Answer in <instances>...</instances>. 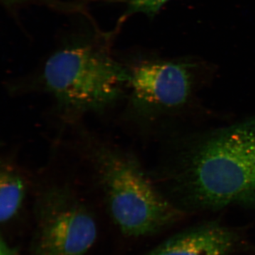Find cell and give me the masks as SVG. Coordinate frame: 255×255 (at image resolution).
I'll return each mask as SVG.
<instances>
[{"mask_svg":"<svg viewBox=\"0 0 255 255\" xmlns=\"http://www.w3.org/2000/svg\"><path fill=\"white\" fill-rule=\"evenodd\" d=\"M191 207H255V117L200 137L181 154L172 174Z\"/></svg>","mask_w":255,"mask_h":255,"instance_id":"obj_1","label":"cell"},{"mask_svg":"<svg viewBox=\"0 0 255 255\" xmlns=\"http://www.w3.org/2000/svg\"><path fill=\"white\" fill-rule=\"evenodd\" d=\"M238 240L230 228L208 223L174 235L147 255H229Z\"/></svg>","mask_w":255,"mask_h":255,"instance_id":"obj_6","label":"cell"},{"mask_svg":"<svg viewBox=\"0 0 255 255\" xmlns=\"http://www.w3.org/2000/svg\"><path fill=\"white\" fill-rule=\"evenodd\" d=\"M130 80V70L90 46L56 52L47 60L43 73L46 91L62 110L74 114L107 108Z\"/></svg>","mask_w":255,"mask_h":255,"instance_id":"obj_3","label":"cell"},{"mask_svg":"<svg viewBox=\"0 0 255 255\" xmlns=\"http://www.w3.org/2000/svg\"><path fill=\"white\" fill-rule=\"evenodd\" d=\"M170 0H126L127 9L124 16L144 14L152 17Z\"/></svg>","mask_w":255,"mask_h":255,"instance_id":"obj_8","label":"cell"},{"mask_svg":"<svg viewBox=\"0 0 255 255\" xmlns=\"http://www.w3.org/2000/svg\"><path fill=\"white\" fill-rule=\"evenodd\" d=\"M94 159L109 212L124 235L150 236L179 219L181 211L154 187L132 156L102 147Z\"/></svg>","mask_w":255,"mask_h":255,"instance_id":"obj_2","label":"cell"},{"mask_svg":"<svg viewBox=\"0 0 255 255\" xmlns=\"http://www.w3.org/2000/svg\"><path fill=\"white\" fill-rule=\"evenodd\" d=\"M0 255H18L17 248L11 246L4 238L0 242Z\"/></svg>","mask_w":255,"mask_h":255,"instance_id":"obj_9","label":"cell"},{"mask_svg":"<svg viewBox=\"0 0 255 255\" xmlns=\"http://www.w3.org/2000/svg\"><path fill=\"white\" fill-rule=\"evenodd\" d=\"M132 105L142 112L182 108L191 98L194 80L190 67L175 62H146L130 70Z\"/></svg>","mask_w":255,"mask_h":255,"instance_id":"obj_5","label":"cell"},{"mask_svg":"<svg viewBox=\"0 0 255 255\" xmlns=\"http://www.w3.org/2000/svg\"><path fill=\"white\" fill-rule=\"evenodd\" d=\"M36 218L31 255H85L97 240L95 218L68 187L42 191Z\"/></svg>","mask_w":255,"mask_h":255,"instance_id":"obj_4","label":"cell"},{"mask_svg":"<svg viewBox=\"0 0 255 255\" xmlns=\"http://www.w3.org/2000/svg\"><path fill=\"white\" fill-rule=\"evenodd\" d=\"M27 189L23 174L11 163L1 164L0 173V221L7 223L22 206Z\"/></svg>","mask_w":255,"mask_h":255,"instance_id":"obj_7","label":"cell"}]
</instances>
